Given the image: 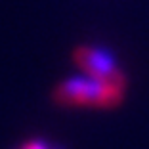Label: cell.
<instances>
[{
    "instance_id": "cell-1",
    "label": "cell",
    "mask_w": 149,
    "mask_h": 149,
    "mask_svg": "<svg viewBox=\"0 0 149 149\" xmlns=\"http://www.w3.org/2000/svg\"><path fill=\"white\" fill-rule=\"evenodd\" d=\"M124 82H103L84 74L59 82L54 90V100L59 105L111 109L120 103V100L124 97Z\"/></svg>"
},
{
    "instance_id": "cell-2",
    "label": "cell",
    "mask_w": 149,
    "mask_h": 149,
    "mask_svg": "<svg viewBox=\"0 0 149 149\" xmlns=\"http://www.w3.org/2000/svg\"><path fill=\"white\" fill-rule=\"evenodd\" d=\"M74 61L79 63L82 73L90 79L103 80V82H124L123 71L118 69L117 59L113 54L107 52L105 48H96V46H82L73 54Z\"/></svg>"
},
{
    "instance_id": "cell-3",
    "label": "cell",
    "mask_w": 149,
    "mask_h": 149,
    "mask_svg": "<svg viewBox=\"0 0 149 149\" xmlns=\"http://www.w3.org/2000/svg\"><path fill=\"white\" fill-rule=\"evenodd\" d=\"M17 149H59V147L46 143L44 140H29V141H25V143H21Z\"/></svg>"
}]
</instances>
